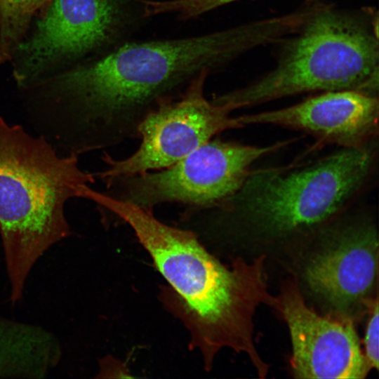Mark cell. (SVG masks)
I'll return each mask as SVG.
<instances>
[{
	"mask_svg": "<svg viewBox=\"0 0 379 379\" xmlns=\"http://www.w3.org/2000/svg\"><path fill=\"white\" fill-rule=\"evenodd\" d=\"M271 37L260 20L199 36L119 44L60 79L69 102L56 121L83 153L118 146L138 138L148 114L180 96L203 71L217 70Z\"/></svg>",
	"mask_w": 379,
	"mask_h": 379,
	"instance_id": "6da1fadb",
	"label": "cell"
},
{
	"mask_svg": "<svg viewBox=\"0 0 379 379\" xmlns=\"http://www.w3.org/2000/svg\"><path fill=\"white\" fill-rule=\"evenodd\" d=\"M95 205L127 224L169 286L174 309L190 335V346L211 370L218 352L231 349L248 357L260 378L269 366L254 341V317L262 305L275 308L268 288L265 255L237 258L224 265L188 228L157 219L152 211L100 192Z\"/></svg>",
	"mask_w": 379,
	"mask_h": 379,
	"instance_id": "7a4b0ae2",
	"label": "cell"
},
{
	"mask_svg": "<svg viewBox=\"0 0 379 379\" xmlns=\"http://www.w3.org/2000/svg\"><path fill=\"white\" fill-rule=\"evenodd\" d=\"M378 139L317 159L251 169L230 196L206 207H190L192 224L209 232L241 229L280 238L334 219L373 182Z\"/></svg>",
	"mask_w": 379,
	"mask_h": 379,
	"instance_id": "3957f363",
	"label": "cell"
},
{
	"mask_svg": "<svg viewBox=\"0 0 379 379\" xmlns=\"http://www.w3.org/2000/svg\"><path fill=\"white\" fill-rule=\"evenodd\" d=\"M95 181L79 156L59 154L43 135L0 117V234L13 305L40 257L71 235L67 202L84 199Z\"/></svg>",
	"mask_w": 379,
	"mask_h": 379,
	"instance_id": "277c9868",
	"label": "cell"
},
{
	"mask_svg": "<svg viewBox=\"0 0 379 379\" xmlns=\"http://www.w3.org/2000/svg\"><path fill=\"white\" fill-rule=\"evenodd\" d=\"M378 15L318 0L293 33L277 41L273 69L212 100L232 112L307 93L354 91L378 97Z\"/></svg>",
	"mask_w": 379,
	"mask_h": 379,
	"instance_id": "5b68a950",
	"label": "cell"
},
{
	"mask_svg": "<svg viewBox=\"0 0 379 379\" xmlns=\"http://www.w3.org/2000/svg\"><path fill=\"white\" fill-rule=\"evenodd\" d=\"M296 140L256 146L213 139L168 167L114 178L103 192L152 211L168 203L209 206L235 192L256 161Z\"/></svg>",
	"mask_w": 379,
	"mask_h": 379,
	"instance_id": "8992f818",
	"label": "cell"
},
{
	"mask_svg": "<svg viewBox=\"0 0 379 379\" xmlns=\"http://www.w3.org/2000/svg\"><path fill=\"white\" fill-rule=\"evenodd\" d=\"M210 72L200 73L177 98L152 112L139 128L140 144L131 155L114 159L105 153L106 168L93 173L104 184L123 176L168 167L218 134L243 128L227 106L208 100L205 83Z\"/></svg>",
	"mask_w": 379,
	"mask_h": 379,
	"instance_id": "52a82bcc",
	"label": "cell"
},
{
	"mask_svg": "<svg viewBox=\"0 0 379 379\" xmlns=\"http://www.w3.org/2000/svg\"><path fill=\"white\" fill-rule=\"evenodd\" d=\"M46 6L32 36L16 49L20 81L54 62L117 46L147 18L143 0H49Z\"/></svg>",
	"mask_w": 379,
	"mask_h": 379,
	"instance_id": "ba28073f",
	"label": "cell"
},
{
	"mask_svg": "<svg viewBox=\"0 0 379 379\" xmlns=\"http://www.w3.org/2000/svg\"><path fill=\"white\" fill-rule=\"evenodd\" d=\"M275 308L291 339L294 376L312 379H361L371 368L352 321H335L309 307L295 281L284 284Z\"/></svg>",
	"mask_w": 379,
	"mask_h": 379,
	"instance_id": "9c48e42d",
	"label": "cell"
},
{
	"mask_svg": "<svg viewBox=\"0 0 379 379\" xmlns=\"http://www.w3.org/2000/svg\"><path fill=\"white\" fill-rule=\"evenodd\" d=\"M348 222L325 231L326 244L307 264L305 278L340 319L351 321L368 305L377 274L378 240L370 220Z\"/></svg>",
	"mask_w": 379,
	"mask_h": 379,
	"instance_id": "30bf717a",
	"label": "cell"
},
{
	"mask_svg": "<svg viewBox=\"0 0 379 379\" xmlns=\"http://www.w3.org/2000/svg\"><path fill=\"white\" fill-rule=\"evenodd\" d=\"M242 127L271 125L310 135L312 149L363 146L378 139L379 98L354 91H324L286 107L239 116Z\"/></svg>",
	"mask_w": 379,
	"mask_h": 379,
	"instance_id": "8fae6325",
	"label": "cell"
},
{
	"mask_svg": "<svg viewBox=\"0 0 379 379\" xmlns=\"http://www.w3.org/2000/svg\"><path fill=\"white\" fill-rule=\"evenodd\" d=\"M49 0H0V62L16 51L34 15Z\"/></svg>",
	"mask_w": 379,
	"mask_h": 379,
	"instance_id": "7c38bea8",
	"label": "cell"
},
{
	"mask_svg": "<svg viewBox=\"0 0 379 379\" xmlns=\"http://www.w3.org/2000/svg\"><path fill=\"white\" fill-rule=\"evenodd\" d=\"M237 1L240 0H147L146 13L149 17L171 14L188 20Z\"/></svg>",
	"mask_w": 379,
	"mask_h": 379,
	"instance_id": "4fadbf2b",
	"label": "cell"
},
{
	"mask_svg": "<svg viewBox=\"0 0 379 379\" xmlns=\"http://www.w3.org/2000/svg\"><path fill=\"white\" fill-rule=\"evenodd\" d=\"M372 312L369 318L364 343L365 345V357L371 368L378 369V300L376 297L372 302Z\"/></svg>",
	"mask_w": 379,
	"mask_h": 379,
	"instance_id": "5bb4252c",
	"label": "cell"
}]
</instances>
